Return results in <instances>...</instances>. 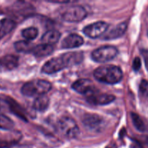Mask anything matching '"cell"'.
I'll return each instance as SVG.
<instances>
[{
  "label": "cell",
  "instance_id": "obj_1",
  "mask_svg": "<svg viewBox=\"0 0 148 148\" xmlns=\"http://www.w3.org/2000/svg\"><path fill=\"white\" fill-rule=\"evenodd\" d=\"M83 58L84 55L82 52L75 51L65 53L46 62L42 67L41 71L43 73L52 75L65 68L81 63Z\"/></svg>",
  "mask_w": 148,
  "mask_h": 148
},
{
  "label": "cell",
  "instance_id": "obj_2",
  "mask_svg": "<svg viewBox=\"0 0 148 148\" xmlns=\"http://www.w3.org/2000/svg\"><path fill=\"white\" fill-rule=\"evenodd\" d=\"M93 75L98 81L109 85L118 83L123 78L121 68L112 64L100 66L94 71Z\"/></svg>",
  "mask_w": 148,
  "mask_h": 148
},
{
  "label": "cell",
  "instance_id": "obj_3",
  "mask_svg": "<svg viewBox=\"0 0 148 148\" xmlns=\"http://www.w3.org/2000/svg\"><path fill=\"white\" fill-rule=\"evenodd\" d=\"M51 89V85L49 82L43 79L30 81L25 84L21 88L23 95L27 97L40 96L47 93Z\"/></svg>",
  "mask_w": 148,
  "mask_h": 148
},
{
  "label": "cell",
  "instance_id": "obj_4",
  "mask_svg": "<svg viewBox=\"0 0 148 148\" xmlns=\"http://www.w3.org/2000/svg\"><path fill=\"white\" fill-rule=\"evenodd\" d=\"M57 129L62 135L69 139L75 138L79 133L77 124L70 117H62L59 119L57 124Z\"/></svg>",
  "mask_w": 148,
  "mask_h": 148
},
{
  "label": "cell",
  "instance_id": "obj_5",
  "mask_svg": "<svg viewBox=\"0 0 148 148\" xmlns=\"http://www.w3.org/2000/svg\"><path fill=\"white\" fill-rule=\"evenodd\" d=\"M118 49L115 46H105L95 49L92 52V60L98 63H105L114 59L118 55Z\"/></svg>",
  "mask_w": 148,
  "mask_h": 148
},
{
  "label": "cell",
  "instance_id": "obj_6",
  "mask_svg": "<svg viewBox=\"0 0 148 148\" xmlns=\"http://www.w3.org/2000/svg\"><path fill=\"white\" fill-rule=\"evenodd\" d=\"M0 112L11 113L24 121H27L23 108L11 98H0Z\"/></svg>",
  "mask_w": 148,
  "mask_h": 148
},
{
  "label": "cell",
  "instance_id": "obj_7",
  "mask_svg": "<svg viewBox=\"0 0 148 148\" xmlns=\"http://www.w3.org/2000/svg\"><path fill=\"white\" fill-rule=\"evenodd\" d=\"M87 14L86 10L82 6H70L62 14V19L68 23H77L84 20Z\"/></svg>",
  "mask_w": 148,
  "mask_h": 148
},
{
  "label": "cell",
  "instance_id": "obj_8",
  "mask_svg": "<svg viewBox=\"0 0 148 148\" xmlns=\"http://www.w3.org/2000/svg\"><path fill=\"white\" fill-rule=\"evenodd\" d=\"M108 27V25L106 22L99 21L85 26L82 32L90 38H97L106 32Z\"/></svg>",
  "mask_w": 148,
  "mask_h": 148
},
{
  "label": "cell",
  "instance_id": "obj_9",
  "mask_svg": "<svg viewBox=\"0 0 148 148\" xmlns=\"http://www.w3.org/2000/svg\"><path fill=\"white\" fill-rule=\"evenodd\" d=\"M72 89L80 94L86 95L87 97L95 93L93 83L88 79H79L75 81L72 85Z\"/></svg>",
  "mask_w": 148,
  "mask_h": 148
},
{
  "label": "cell",
  "instance_id": "obj_10",
  "mask_svg": "<svg viewBox=\"0 0 148 148\" xmlns=\"http://www.w3.org/2000/svg\"><path fill=\"white\" fill-rule=\"evenodd\" d=\"M115 96L111 94H96L94 93L92 95L87 97V100L88 102L93 105H108L111 103L115 100Z\"/></svg>",
  "mask_w": 148,
  "mask_h": 148
},
{
  "label": "cell",
  "instance_id": "obj_11",
  "mask_svg": "<svg viewBox=\"0 0 148 148\" xmlns=\"http://www.w3.org/2000/svg\"><path fill=\"white\" fill-rule=\"evenodd\" d=\"M84 43V39L77 34H70L65 37L62 42L63 49H74L82 46Z\"/></svg>",
  "mask_w": 148,
  "mask_h": 148
},
{
  "label": "cell",
  "instance_id": "obj_12",
  "mask_svg": "<svg viewBox=\"0 0 148 148\" xmlns=\"http://www.w3.org/2000/svg\"><path fill=\"white\" fill-rule=\"evenodd\" d=\"M18 65V58L14 55H6L0 58V72L12 70Z\"/></svg>",
  "mask_w": 148,
  "mask_h": 148
},
{
  "label": "cell",
  "instance_id": "obj_13",
  "mask_svg": "<svg viewBox=\"0 0 148 148\" xmlns=\"http://www.w3.org/2000/svg\"><path fill=\"white\" fill-rule=\"evenodd\" d=\"M103 119L99 115L93 114H86L82 119L84 125L90 130H97L102 125Z\"/></svg>",
  "mask_w": 148,
  "mask_h": 148
},
{
  "label": "cell",
  "instance_id": "obj_14",
  "mask_svg": "<svg viewBox=\"0 0 148 148\" xmlns=\"http://www.w3.org/2000/svg\"><path fill=\"white\" fill-rule=\"evenodd\" d=\"M127 29V23H121L120 24L117 25L116 26L114 27L112 30L105 35L103 38L104 40H113V39H116L122 36L125 33Z\"/></svg>",
  "mask_w": 148,
  "mask_h": 148
},
{
  "label": "cell",
  "instance_id": "obj_15",
  "mask_svg": "<svg viewBox=\"0 0 148 148\" xmlns=\"http://www.w3.org/2000/svg\"><path fill=\"white\" fill-rule=\"evenodd\" d=\"M16 27V23L10 18H4L0 20V40L12 31Z\"/></svg>",
  "mask_w": 148,
  "mask_h": 148
},
{
  "label": "cell",
  "instance_id": "obj_16",
  "mask_svg": "<svg viewBox=\"0 0 148 148\" xmlns=\"http://www.w3.org/2000/svg\"><path fill=\"white\" fill-rule=\"evenodd\" d=\"M53 51V47L51 45L49 44H43L38 45L34 46L32 53L34 54L36 57H45V56H49L51 54Z\"/></svg>",
  "mask_w": 148,
  "mask_h": 148
},
{
  "label": "cell",
  "instance_id": "obj_17",
  "mask_svg": "<svg viewBox=\"0 0 148 148\" xmlns=\"http://www.w3.org/2000/svg\"><path fill=\"white\" fill-rule=\"evenodd\" d=\"M61 38V33L56 30H50L44 33L41 37V41L45 44L53 45L57 43Z\"/></svg>",
  "mask_w": 148,
  "mask_h": 148
},
{
  "label": "cell",
  "instance_id": "obj_18",
  "mask_svg": "<svg viewBox=\"0 0 148 148\" xmlns=\"http://www.w3.org/2000/svg\"><path fill=\"white\" fill-rule=\"evenodd\" d=\"M49 106V98L46 95L38 96L33 102V107L36 111H46Z\"/></svg>",
  "mask_w": 148,
  "mask_h": 148
},
{
  "label": "cell",
  "instance_id": "obj_19",
  "mask_svg": "<svg viewBox=\"0 0 148 148\" xmlns=\"http://www.w3.org/2000/svg\"><path fill=\"white\" fill-rule=\"evenodd\" d=\"M14 46L17 51L22 53H30L34 48L33 43L28 40H19L14 43Z\"/></svg>",
  "mask_w": 148,
  "mask_h": 148
},
{
  "label": "cell",
  "instance_id": "obj_20",
  "mask_svg": "<svg viewBox=\"0 0 148 148\" xmlns=\"http://www.w3.org/2000/svg\"><path fill=\"white\" fill-rule=\"evenodd\" d=\"M38 35V30L36 27H30L27 28H25L24 30L22 31V36L24 38L26 39V40H33Z\"/></svg>",
  "mask_w": 148,
  "mask_h": 148
},
{
  "label": "cell",
  "instance_id": "obj_21",
  "mask_svg": "<svg viewBox=\"0 0 148 148\" xmlns=\"http://www.w3.org/2000/svg\"><path fill=\"white\" fill-rule=\"evenodd\" d=\"M131 118L132 120V122L135 128L137 129L138 131L145 132L146 130L145 124L143 120L140 118V116L138 114H135V113H131Z\"/></svg>",
  "mask_w": 148,
  "mask_h": 148
},
{
  "label": "cell",
  "instance_id": "obj_22",
  "mask_svg": "<svg viewBox=\"0 0 148 148\" xmlns=\"http://www.w3.org/2000/svg\"><path fill=\"white\" fill-rule=\"evenodd\" d=\"M14 122L4 114H0V129L3 130H11L14 127Z\"/></svg>",
  "mask_w": 148,
  "mask_h": 148
},
{
  "label": "cell",
  "instance_id": "obj_23",
  "mask_svg": "<svg viewBox=\"0 0 148 148\" xmlns=\"http://www.w3.org/2000/svg\"><path fill=\"white\" fill-rule=\"evenodd\" d=\"M140 92L141 95L144 98L148 99V82L147 81L142 80L141 83L140 85Z\"/></svg>",
  "mask_w": 148,
  "mask_h": 148
},
{
  "label": "cell",
  "instance_id": "obj_24",
  "mask_svg": "<svg viewBox=\"0 0 148 148\" xmlns=\"http://www.w3.org/2000/svg\"><path fill=\"white\" fill-rule=\"evenodd\" d=\"M142 66V62L141 60L139 57H136L135 59H134L133 61V64H132V68L134 69V71L135 72H137V71L140 70V69L141 68Z\"/></svg>",
  "mask_w": 148,
  "mask_h": 148
},
{
  "label": "cell",
  "instance_id": "obj_25",
  "mask_svg": "<svg viewBox=\"0 0 148 148\" xmlns=\"http://www.w3.org/2000/svg\"><path fill=\"white\" fill-rule=\"evenodd\" d=\"M140 52H141L142 56H143V59H144L146 69H147L148 71V50L147 49H143L140 50Z\"/></svg>",
  "mask_w": 148,
  "mask_h": 148
},
{
  "label": "cell",
  "instance_id": "obj_26",
  "mask_svg": "<svg viewBox=\"0 0 148 148\" xmlns=\"http://www.w3.org/2000/svg\"><path fill=\"white\" fill-rule=\"evenodd\" d=\"M12 142H8L7 140H0V148H9L12 145Z\"/></svg>",
  "mask_w": 148,
  "mask_h": 148
},
{
  "label": "cell",
  "instance_id": "obj_27",
  "mask_svg": "<svg viewBox=\"0 0 148 148\" xmlns=\"http://www.w3.org/2000/svg\"><path fill=\"white\" fill-rule=\"evenodd\" d=\"M145 142L146 144L148 145V136H146V137H145Z\"/></svg>",
  "mask_w": 148,
  "mask_h": 148
},
{
  "label": "cell",
  "instance_id": "obj_28",
  "mask_svg": "<svg viewBox=\"0 0 148 148\" xmlns=\"http://www.w3.org/2000/svg\"><path fill=\"white\" fill-rule=\"evenodd\" d=\"M147 35H148V31H147Z\"/></svg>",
  "mask_w": 148,
  "mask_h": 148
}]
</instances>
